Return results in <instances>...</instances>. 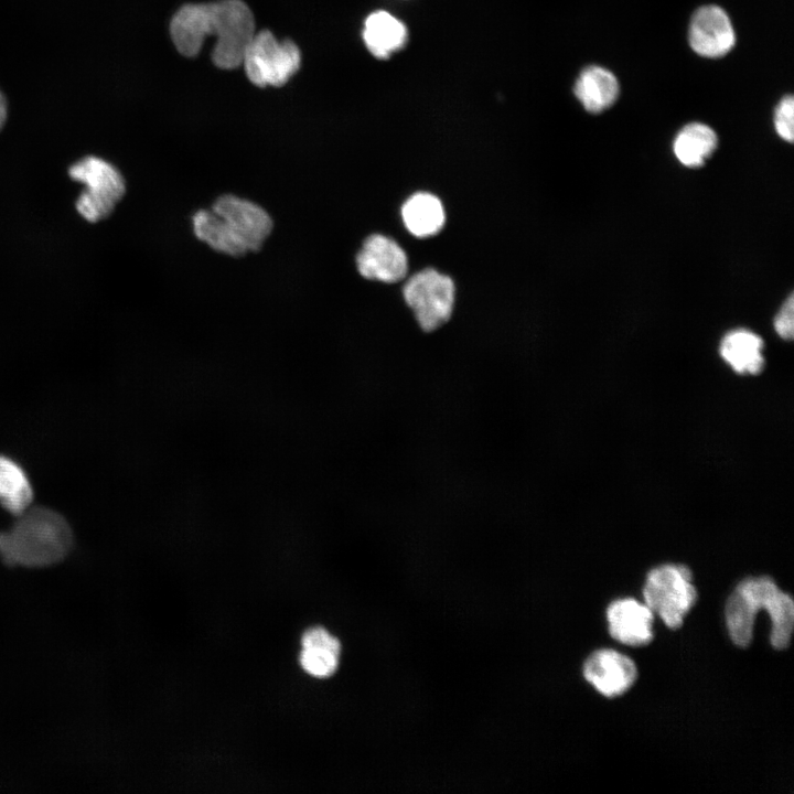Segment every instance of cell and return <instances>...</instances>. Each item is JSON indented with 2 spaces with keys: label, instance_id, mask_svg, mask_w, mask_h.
Instances as JSON below:
<instances>
[{
  "label": "cell",
  "instance_id": "obj_12",
  "mask_svg": "<svg viewBox=\"0 0 794 794\" xmlns=\"http://www.w3.org/2000/svg\"><path fill=\"white\" fill-rule=\"evenodd\" d=\"M611 636L627 645H644L653 640V612L634 599H620L607 609Z\"/></svg>",
  "mask_w": 794,
  "mask_h": 794
},
{
  "label": "cell",
  "instance_id": "obj_4",
  "mask_svg": "<svg viewBox=\"0 0 794 794\" xmlns=\"http://www.w3.org/2000/svg\"><path fill=\"white\" fill-rule=\"evenodd\" d=\"M67 522L46 507L28 508L8 532L0 533V557L9 566L46 567L61 561L72 547Z\"/></svg>",
  "mask_w": 794,
  "mask_h": 794
},
{
  "label": "cell",
  "instance_id": "obj_13",
  "mask_svg": "<svg viewBox=\"0 0 794 794\" xmlns=\"http://www.w3.org/2000/svg\"><path fill=\"white\" fill-rule=\"evenodd\" d=\"M300 665L314 677H329L337 668L340 641L322 626L308 629L301 639Z\"/></svg>",
  "mask_w": 794,
  "mask_h": 794
},
{
  "label": "cell",
  "instance_id": "obj_21",
  "mask_svg": "<svg viewBox=\"0 0 794 794\" xmlns=\"http://www.w3.org/2000/svg\"><path fill=\"white\" fill-rule=\"evenodd\" d=\"M774 329L783 340H792L794 335V298L790 294L774 319Z\"/></svg>",
  "mask_w": 794,
  "mask_h": 794
},
{
  "label": "cell",
  "instance_id": "obj_6",
  "mask_svg": "<svg viewBox=\"0 0 794 794\" xmlns=\"http://www.w3.org/2000/svg\"><path fill=\"white\" fill-rule=\"evenodd\" d=\"M69 176L84 184L76 201L78 213L95 223L109 216L126 191L121 173L107 161L86 157L69 168Z\"/></svg>",
  "mask_w": 794,
  "mask_h": 794
},
{
  "label": "cell",
  "instance_id": "obj_19",
  "mask_svg": "<svg viewBox=\"0 0 794 794\" xmlns=\"http://www.w3.org/2000/svg\"><path fill=\"white\" fill-rule=\"evenodd\" d=\"M32 500L33 491L23 469L0 455V504L18 516L30 507Z\"/></svg>",
  "mask_w": 794,
  "mask_h": 794
},
{
  "label": "cell",
  "instance_id": "obj_18",
  "mask_svg": "<svg viewBox=\"0 0 794 794\" xmlns=\"http://www.w3.org/2000/svg\"><path fill=\"white\" fill-rule=\"evenodd\" d=\"M718 138L707 125L693 122L686 125L676 136L673 150L685 167L698 168L716 150Z\"/></svg>",
  "mask_w": 794,
  "mask_h": 794
},
{
  "label": "cell",
  "instance_id": "obj_5",
  "mask_svg": "<svg viewBox=\"0 0 794 794\" xmlns=\"http://www.w3.org/2000/svg\"><path fill=\"white\" fill-rule=\"evenodd\" d=\"M691 578L688 567L673 564L653 568L646 576L643 589L645 604L669 629L680 627L685 614L696 602L697 591Z\"/></svg>",
  "mask_w": 794,
  "mask_h": 794
},
{
  "label": "cell",
  "instance_id": "obj_20",
  "mask_svg": "<svg viewBox=\"0 0 794 794\" xmlns=\"http://www.w3.org/2000/svg\"><path fill=\"white\" fill-rule=\"evenodd\" d=\"M793 116L794 100L793 96H785L777 105L774 115V127L777 135L787 142H793Z\"/></svg>",
  "mask_w": 794,
  "mask_h": 794
},
{
  "label": "cell",
  "instance_id": "obj_10",
  "mask_svg": "<svg viewBox=\"0 0 794 794\" xmlns=\"http://www.w3.org/2000/svg\"><path fill=\"white\" fill-rule=\"evenodd\" d=\"M688 39L697 54L711 58L727 54L736 42L729 17L717 6H705L694 13Z\"/></svg>",
  "mask_w": 794,
  "mask_h": 794
},
{
  "label": "cell",
  "instance_id": "obj_15",
  "mask_svg": "<svg viewBox=\"0 0 794 794\" xmlns=\"http://www.w3.org/2000/svg\"><path fill=\"white\" fill-rule=\"evenodd\" d=\"M573 90L587 111L598 114L614 104L619 95V83L610 71L600 66H588L577 78Z\"/></svg>",
  "mask_w": 794,
  "mask_h": 794
},
{
  "label": "cell",
  "instance_id": "obj_22",
  "mask_svg": "<svg viewBox=\"0 0 794 794\" xmlns=\"http://www.w3.org/2000/svg\"><path fill=\"white\" fill-rule=\"evenodd\" d=\"M8 115V108H7V100L3 94L0 92V130L4 126V122L7 120Z\"/></svg>",
  "mask_w": 794,
  "mask_h": 794
},
{
  "label": "cell",
  "instance_id": "obj_17",
  "mask_svg": "<svg viewBox=\"0 0 794 794\" xmlns=\"http://www.w3.org/2000/svg\"><path fill=\"white\" fill-rule=\"evenodd\" d=\"M363 37L373 55L386 58L405 44L407 30L388 12L377 11L366 19Z\"/></svg>",
  "mask_w": 794,
  "mask_h": 794
},
{
  "label": "cell",
  "instance_id": "obj_7",
  "mask_svg": "<svg viewBox=\"0 0 794 794\" xmlns=\"http://www.w3.org/2000/svg\"><path fill=\"white\" fill-rule=\"evenodd\" d=\"M300 64L298 46L290 40L278 41L268 30L254 34L242 62L248 79L259 87L285 85Z\"/></svg>",
  "mask_w": 794,
  "mask_h": 794
},
{
  "label": "cell",
  "instance_id": "obj_1",
  "mask_svg": "<svg viewBox=\"0 0 794 794\" xmlns=\"http://www.w3.org/2000/svg\"><path fill=\"white\" fill-rule=\"evenodd\" d=\"M170 33L176 50L185 56L196 55L206 36H215L214 64L224 69L242 65L245 51L255 32L250 9L242 0L185 4L172 18Z\"/></svg>",
  "mask_w": 794,
  "mask_h": 794
},
{
  "label": "cell",
  "instance_id": "obj_3",
  "mask_svg": "<svg viewBox=\"0 0 794 794\" xmlns=\"http://www.w3.org/2000/svg\"><path fill=\"white\" fill-rule=\"evenodd\" d=\"M761 608L769 612L772 620V646L776 650L787 647L794 624V602L766 576L740 581L728 598L726 622L731 640L740 647L750 644L754 618Z\"/></svg>",
  "mask_w": 794,
  "mask_h": 794
},
{
  "label": "cell",
  "instance_id": "obj_9",
  "mask_svg": "<svg viewBox=\"0 0 794 794\" xmlns=\"http://www.w3.org/2000/svg\"><path fill=\"white\" fill-rule=\"evenodd\" d=\"M360 275L369 280L397 282L408 271L407 255L391 238L375 234L365 239L356 256Z\"/></svg>",
  "mask_w": 794,
  "mask_h": 794
},
{
  "label": "cell",
  "instance_id": "obj_16",
  "mask_svg": "<svg viewBox=\"0 0 794 794\" xmlns=\"http://www.w3.org/2000/svg\"><path fill=\"white\" fill-rule=\"evenodd\" d=\"M401 217L406 228L416 237L425 238L436 235L446 222L441 201L425 192L411 195L401 207Z\"/></svg>",
  "mask_w": 794,
  "mask_h": 794
},
{
  "label": "cell",
  "instance_id": "obj_2",
  "mask_svg": "<svg viewBox=\"0 0 794 794\" xmlns=\"http://www.w3.org/2000/svg\"><path fill=\"white\" fill-rule=\"evenodd\" d=\"M192 225L197 239L233 257L260 250L273 228L265 208L234 194L221 195L210 210L197 211Z\"/></svg>",
  "mask_w": 794,
  "mask_h": 794
},
{
  "label": "cell",
  "instance_id": "obj_11",
  "mask_svg": "<svg viewBox=\"0 0 794 794\" xmlns=\"http://www.w3.org/2000/svg\"><path fill=\"white\" fill-rule=\"evenodd\" d=\"M637 675L634 662L613 650H598L583 664L584 678L605 697L625 693Z\"/></svg>",
  "mask_w": 794,
  "mask_h": 794
},
{
  "label": "cell",
  "instance_id": "obj_8",
  "mask_svg": "<svg viewBox=\"0 0 794 794\" xmlns=\"http://www.w3.org/2000/svg\"><path fill=\"white\" fill-rule=\"evenodd\" d=\"M403 293L422 330L433 331L450 319L455 287L449 276L426 268L407 280Z\"/></svg>",
  "mask_w": 794,
  "mask_h": 794
},
{
  "label": "cell",
  "instance_id": "obj_14",
  "mask_svg": "<svg viewBox=\"0 0 794 794\" xmlns=\"http://www.w3.org/2000/svg\"><path fill=\"white\" fill-rule=\"evenodd\" d=\"M763 341L755 333L737 329L727 333L719 346L722 360L740 375H758L764 367Z\"/></svg>",
  "mask_w": 794,
  "mask_h": 794
}]
</instances>
